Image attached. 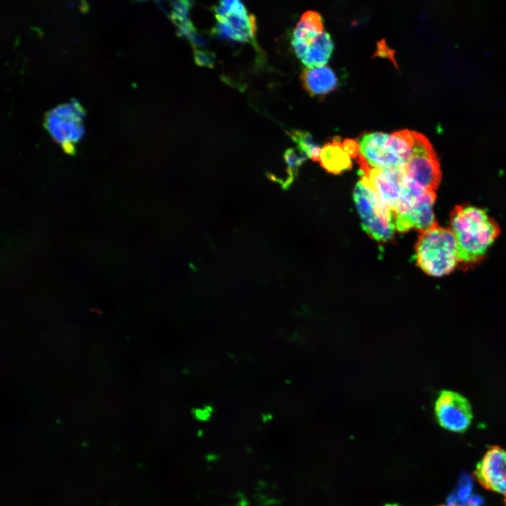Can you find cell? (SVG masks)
Here are the masks:
<instances>
[{"label":"cell","instance_id":"cell-19","mask_svg":"<svg viewBox=\"0 0 506 506\" xmlns=\"http://www.w3.org/2000/svg\"><path fill=\"white\" fill-rule=\"evenodd\" d=\"M342 145L351 158L356 159L358 156L360 147L358 141L351 138H346L342 142Z\"/></svg>","mask_w":506,"mask_h":506},{"label":"cell","instance_id":"cell-6","mask_svg":"<svg viewBox=\"0 0 506 506\" xmlns=\"http://www.w3.org/2000/svg\"><path fill=\"white\" fill-rule=\"evenodd\" d=\"M404 167L410 183L436 192L441 179L440 164L432 143L424 134L415 131L414 144Z\"/></svg>","mask_w":506,"mask_h":506},{"label":"cell","instance_id":"cell-2","mask_svg":"<svg viewBox=\"0 0 506 506\" xmlns=\"http://www.w3.org/2000/svg\"><path fill=\"white\" fill-rule=\"evenodd\" d=\"M419 233L415 245L417 265L426 274L434 277L453 272L460 261L456 241L450 229L436 224Z\"/></svg>","mask_w":506,"mask_h":506},{"label":"cell","instance_id":"cell-16","mask_svg":"<svg viewBox=\"0 0 506 506\" xmlns=\"http://www.w3.org/2000/svg\"><path fill=\"white\" fill-rule=\"evenodd\" d=\"M283 157L287 164V177L281 184L284 189H287L297 176L299 167L308 157L298 148H288L285 152Z\"/></svg>","mask_w":506,"mask_h":506},{"label":"cell","instance_id":"cell-10","mask_svg":"<svg viewBox=\"0 0 506 506\" xmlns=\"http://www.w3.org/2000/svg\"><path fill=\"white\" fill-rule=\"evenodd\" d=\"M434 414L441 427L458 433L466 432L473 419L469 401L460 394L450 390L439 392L434 404Z\"/></svg>","mask_w":506,"mask_h":506},{"label":"cell","instance_id":"cell-4","mask_svg":"<svg viewBox=\"0 0 506 506\" xmlns=\"http://www.w3.org/2000/svg\"><path fill=\"white\" fill-rule=\"evenodd\" d=\"M353 200L367 235L377 242L391 241L396 229L395 214L361 179L354 187Z\"/></svg>","mask_w":506,"mask_h":506},{"label":"cell","instance_id":"cell-5","mask_svg":"<svg viewBox=\"0 0 506 506\" xmlns=\"http://www.w3.org/2000/svg\"><path fill=\"white\" fill-rule=\"evenodd\" d=\"M293 49L307 67L323 66L330 59L334 44L324 27L315 22L300 18L291 41Z\"/></svg>","mask_w":506,"mask_h":506},{"label":"cell","instance_id":"cell-1","mask_svg":"<svg viewBox=\"0 0 506 506\" xmlns=\"http://www.w3.org/2000/svg\"><path fill=\"white\" fill-rule=\"evenodd\" d=\"M455 237L460 263H478L500 233L495 221L483 209L468 205L456 206L450 214V228Z\"/></svg>","mask_w":506,"mask_h":506},{"label":"cell","instance_id":"cell-11","mask_svg":"<svg viewBox=\"0 0 506 506\" xmlns=\"http://www.w3.org/2000/svg\"><path fill=\"white\" fill-rule=\"evenodd\" d=\"M436 192L424 191L408 202L396 214V230L403 233L415 229L425 231L437 224L434 212Z\"/></svg>","mask_w":506,"mask_h":506},{"label":"cell","instance_id":"cell-9","mask_svg":"<svg viewBox=\"0 0 506 506\" xmlns=\"http://www.w3.org/2000/svg\"><path fill=\"white\" fill-rule=\"evenodd\" d=\"M218 22L215 32L223 39L245 42L253 38L256 21L240 1H222L214 8Z\"/></svg>","mask_w":506,"mask_h":506},{"label":"cell","instance_id":"cell-7","mask_svg":"<svg viewBox=\"0 0 506 506\" xmlns=\"http://www.w3.org/2000/svg\"><path fill=\"white\" fill-rule=\"evenodd\" d=\"M361 180L366 183L394 213L408 186L403 166L384 169L370 167L358 155Z\"/></svg>","mask_w":506,"mask_h":506},{"label":"cell","instance_id":"cell-8","mask_svg":"<svg viewBox=\"0 0 506 506\" xmlns=\"http://www.w3.org/2000/svg\"><path fill=\"white\" fill-rule=\"evenodd\" d=\"M83 115V110L76 101L58 106L46 115V129L67 153L73 152L84 134Z\"/></svg>","mask_w":506,"mask_h":506},{"label":"cell","instance_id":"cell-22","mask_svg":"<svg viewBox=\"0 0 506 506\" xmlns=\"http://www.w3.org/2000/svg\"><path fill=\"white\" fill-rule=\"evenodd\" d=\"M467 506H479V505H475V504H471V505H467Z\"/></svg>","mask_w":506,"mask_h":506},{"label":"cell","instance_id":"cell-3","mask_svg":"<svg viewBox=\"0 0 506 506\" xmlns=\"http://www.w3.org/2000/svg\"><path fill=\"white\" fill-rule=\"evenodd\" d=\"M415 141V131L402 129L391 134L364 132L358 141L359 155L372 168L403 166Z\"/></svg>","mask_w":506,"mask_h":506},{"label":"cell","instance_id":"cell-17","mask_svg":"<svg viewBox=\"0 0 506 506\" xmlns=\"http://www.w3.org/2000/svg\"><path fill=\"white\" fill-rule=\"evenodd\" d=\"M172 12L171 18L173 22L178 25L181 22L188 20V15L191 7V2L189 1H176L171 4Z\"/></svg>","mask_w":506,"mask_h":506},{"label":"cell","instance_id":"cell-13","mask_svg":"<svg viewBox=\"0 0 506 506\" xmlns=\"http://www.w3.org/2000/svg\"><path fill=\"white\" fill-rule=\"evenodd\" d=\"M301 80L304 89L311 96H323L337 86V77L328 66L305 68Z\"/></svg>","mask_w":506,"mask_h":506},{"label":"cell","instance_id":"cell-14","mask_svg":"<svg viewBox=\"0 0 506 506\" xmlns=\"http://www.w3.org/2000/svg\"><path fill=\"white\" fill-rule=\"evenodd\" d=\"M320 165L329 173L338 174L352 167L349 155L344 151L339 136H335L321 150Z\"/></svg>","mask_w":506,"mask_h":506},{"label":"cell","instance_id":"cell-15","mask_svg":"<svg viewBox=\"0 0 506 506\" xmlns=\"http://www.w3.org/2000/svg\"><path fill=\"white\" fill-rule=\"evenodd\" d=\"M287 133L296 143L297 148L308 158L320 162L322 148L313 141L312 136L309 131L291 129Z\"/></svg>","mask_w":506,"mask_h":506},{"label":"cell","instance_id":"cell-23","mask_svg":"<svg viewBox=\"0 0 506 506\" xmlns=\"http://www.w3.org/2000/svg\"><path fill=\"white\" fill-rule=\"evenodd\" d=\"M505 506H506V498H505Z\"/></svg>","mask_w":506,"mask_h":506},{"label":"cell","instance_id":"cell-18","mask_svg":"<svg viewBox=\"0 0 506 506\" xmlns=\"http://www.w3.org/2000/svg\"><path fill=\"white\" fill-rule=\"evenodd\" d=\"M194 59L197 65L202 67H213L215 63L214 53L198 49L194 51Z\"/></svg>","mask_w":506,"mask_h":506},{"label":"cell","instance_id":"cell-12","mask_svg":"<svg viewBox=\"0 0 506 506\" xmlns=\"http://www.w3.org/2000/svg\"><path fill=\"white\" fill-rule=\"evenodd\" d=\"M474 476L486 489L506 496V450L498 446L489 447Z\"/></svg>","mask_w":506,"mask_h":506},{"label":"cell","instance_id":"cell-21","mask_svg":"<svg viewBox=\"0 0 506 506\" xmlns=\"http://www.w3.org/2000/svg\"><path fill=\"white\" fill-rule=\"evenodd\" d=\"M188 39L190 41L192 45L195 47L203 46L207 44V40L202 35L197 34L196 31L192 33Z\"/></svg>","mask_w":506,"mask_h":506},{"label":"cell","instance_id":"cell-20","mask_svg":"<svg viewBox=\"0 0 506 506\" xmlns=\"http://www.w3.org/2000/svg\"><path fill=\"white\" fill-rule=\"evenodd\" d=\"M376 54L380 56L389 57L392 61H395L394 58V51L389 48L384 40L378 42Z\"/></svg>","mask_w":506,"mask_h":506}]
</instances>
